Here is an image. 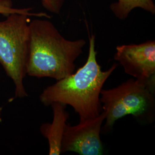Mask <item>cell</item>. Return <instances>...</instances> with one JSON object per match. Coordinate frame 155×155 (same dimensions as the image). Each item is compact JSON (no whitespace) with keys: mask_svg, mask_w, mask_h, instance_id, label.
Here are the masks:
<instances>
[{"mask_svg":"<svg viewBox=\"0 0 155 155\" xmlns=\"http://www.w3.org/2000/svg\"><path fill=\"white\" fill-rule=\"evenodd\" d=\"M95 43V37L92 35L89 38V55L83 66L43 91L39 98L44 105L59 102L71 106L79 115V121L93 119L100 114L101 92L118 64L114 63L107 70L102 71L97 59Z\"/></svg>","mask_w":155,"mask_h":155,"instance_id":"1","label":"cell"},{"mask_svg":"<svg viewBox=\"0 0 155 155\" xmlns=\"http://www.w3.org/2000/svg\"><path fill=\"white\" fill-rule=\"evenodd\" d=\"M29 50L27 75L32 77L61 80L72 74L75 62L83 52V39H65L48 20L30 21Z\"/></svg>","mask_w":155,"mask_h":155,"instance_id":"2","label":"cell"},{"mask_svg":"<svg viewBox=\"0 0 155 155\" xmlns=\"http://www.w3.org/2000/svg\"><path fill=\"white\" fill-rule=\"evenodd\" d=\"M155 91L136 79L112 89H102L100 101L106 113L105 124L101 132L109 133L117 121L132 115L137 121L149 124L155 119Z\"/></svg>","mask_w":155,"mask_h":155,"instance_id":"3","label":"cell"},{"mask_svg":"<svg viewBox=\"0 0 155 155\" xmlns=\"http://www.w3.org/2000/svg\"><path fill=\"white\" fill-rule=\"evenodd\" d=\"M28 16L13 13L0 21V64L15 85V97L28 96L24 86L29 50Z\"/></svg>","mask_w":155,"mask_h":155,"instance_id":"4","label":"cell"},{"mask_svg":"<svg viewBox=\"0 0 155 155\" xmlns=\"http://www.w3.org/2000/svg\"><path fill=\"white\" fill-rule=\"evenodd\" d=\"M114 59L124 72L155 91V41L118 45Z\"/></svg>","mask_w":155,"mask_h":155,"instance_id":"5","label":"cell"},{"mask_svg":"<svg viewBox=\"0 0 155 155\" xmlns=\"http://www.w3.org/2000/svg\"><path fill=\"white\" fill-rule=\"evenodd\" d=\"M106 113L102 111L95 118L71 126L67 124L61 141V153L75 152L80 155H102L104 147L101 139Z\"/></svg>","mask_w":155,"mask_h":155,"instance_id":"6","label":"cell"},{"mask_svg":"<svg viewBox=\"0 0 155 155\" xmlns=\"http://www.w3.org/2000/svg\"><path fill=\"white\" fill-rule=\"evenodd\" d=\"M50 106L53 110V121L52 123L42 124L40 130L48 140L49 155H59L61 154V141L69 113L66 110V105L61 103L54 102Z\"/></svg>","mask_w":155,"mask_h":155,"instance_id":"7","label":"cell"},{"mask_svg":"<svg viewBox=\"0 0 155 155\" xmlns=\"http://www.w3.org/2000/svg\"><path fill=\"white\" fill-rule=\"evenodd\" d=\"M140 8L154 15L155 5L153 0H118L110 5L113 14L120 20H125L133 9Z\"/></svg>","mask_w":155,"mask_h":155,"instance_id":"8","label":"cell"},{"mask_svg":"<svg viewBox=\"0 0 155 155\" xmlns=\"http://www.w3.org/2000/svg\"><path fill=\"white\" fill-rule=\"evenodd\" d=\"M31 8L17 9L13 8V3L11 0H0V14L4 16H8L13 13H18L25 15L28 16H36L39 17H45L51 18V16L45 13H32Z\"/></svg>","mask_w":155,"mask_h":155,"instance_id":"9","label":"cell"},{"mask_svg":"<svg viewBox=\"0 0 155 155\" xmlns=\"http://www.w3.org/2000/svg\"><path fill=\"white\" fill-rule=\"evenodd\" d=\"M42 5L53 13L59 14L63 4L64 0H41Z\"/></svg>","mask_w":155,"mask_h":155,"instance_id":"10","label":"cell"},{"mask_svg":"<svg viewBox=\"0 0 155 155\" xmlns=\"http://www.w3.org/2000/svg\"><path fill=\"white\" fill-rule=\"evenodd\" d=\"M1 111H0V121H1Z\"/></svg>","mask_w":155,"mask_h":155,"instance_id":"11","label":"cell"}]
</instances>
